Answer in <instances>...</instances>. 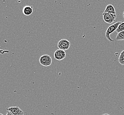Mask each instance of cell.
I'll use <instances>...</instances> for the list:
<instances>
[{
    "label": "cell",
    "instance_id": "cell-10",
    "mask_svg": "<svg viewBox=\"0 0 124 115\" xmlns=\"http://www.w3.org/2000/svg\"><path fill=\"white\" fill-rule=\"evenodd\" d=\"M116 39L117 40H124V31L117 33Z\"/></svg>",
    "mask_w": 124,
    "mask_h": 115
},
{
    "label": "cell",
    "instance_id": "cell-5",
    "mask_svg": "<svg viewBox=\"0 0 124 115\" xmlns=\"http://www.w3.org/2000/svg\"><path fill=\"white\" fill-rule=\"evenodd\" d=\"M66 54L65 50L58 49L55 51L54 54V57L55 59L61 61L63 60L66 57Z\"/></svg>",
    "mask_w": 124,
    "mask_h": 115
},
{
    "label": "cell",
    "instance_id": "cell-15",
    "mask_svg": "<svg viewBox=\"0 0 124 115\" xmlns=\"http://www.w3.org/2000/svg\"><path fill=\"white\" fill-rule=\"evenodd\" d=\"M0 115H4L3 114H2V113H0Z\"/></svg>",
    "mask_w": 124,
    "mask_h": 115
},
{
    "label": "cell",
    "instance_id": "cell-7",
    "mask_svg": "<svg viewBox=\"0 0 124 115\" xmlns=\"http://www.w3.org/2000/svg\"><path fill=\"white\" fill-rule=\"evenodd\" d=\"M6 110L7 111L11 112L13 115L21 113L23 111L18 106L16 107H11L10 108H6Z\"/></svg>",
    "mask_w": 124,
    "mask_h": 115
},
{
    "label": "cell",
    "instance_id": "cell-3",
    "mask_svg": "<svg viewBox=\"0 0 124 115\" xmlns=\"http://www.w3.org/2000/svg\"><path fill=\"white\" fill-rule=\"evenodd\" d=\"M103 21L109 24H111L115 21L117 17L116 14L104 13L102 14Z\"/></svg>",
    "mask_w": 124,
    "mask_h": 115
},
{
    "label": "cell",
    "instance_id": "cell-9",
    "mask_svg": "<svg viewBox=\"0 0 124 115\" xmlns=\"http://www.w3.org/2000/svg\"><path fill=\"white\" fill-rule=\"evenodd\" d=\"M118 61L121 64L124 65V50L122 51L119 56Z\"/></svg>",
    "mask_w": 124,
    "mask_h": 115
},
{
    "label": "cell",
    "instance_id": "cell-8",
    "mask_svg": "<svg viewBox=\"0 0 124 115\" xmlns=\"http://www.w3.org/2000/svg\"><path fill=\"white\" fill-rule=\"evenodd\" d=\"M105 13H111L113 14H116V10L114 8V7L111 4H109L107 5L105 10Z\"/></svg>",
    "mask_w": 124,
    "mask_h": 115
},
{
    "label": "cell",
    "instance_id": "cell-6",
    "mask_svg": "<svg viewBox=\"0 0 124 115\" xmlns=\"http://www.w3.org/2000/svg\"><path fill=\"white\" fill-rule=\"evenodd\" d=\"M33 8L32 6L27 5L24 6L23 9V13L24 15L27 16H30L32 14Z\"/></svg>",
    "mask_w": 124,
    "mask_h": 115
},
{
    "label": "cell",
    "instance_id": "cell-13",
    "mask_svg": "<svg viewBox=\"0 0 124 115\" xmlns=\"http://www.w3.org/2000/svg\"><path fill=\"white\" fill-rule=\"evenodd\" d=\"M102 115H110L109 114H107V113H105V114H102Z\"/></svg>",
    "mask_w": 124,
    "mask_h": 115
},
{
    "label": "cell",
    "instance_id": "cell-4",
    "mask_svg": "<svg viewBox=\"0 0 124 115\" xmlns=\"http://www.w3.org/2000/svg\"><path fill=\"white\" fill-rule=\"evenodd\" d=\"M71 43L66 39H62L60 40L57 44V47L59 49L65 50L70 48Z\"/></svg>",
    "mask_w": 124,
    "mask_h": 115
},
{
    "label": "cell",
    "instance_id": "cell-12",
    "mask_svg": "<svg viewBox=\"0 0 124 115\" xmlns=\"http://www.w3.org/2000/svg\"><path fill=\"white\" fill-rule=\"evenodd\" d=\"M6 115H13V114L12 113L10 112H8V111H7V114H6Z\"/></svg>",
    "mask_w": 124,
    "mask_h": 115
},
{
    "label": "cell",
    "instance_id": "cell-1",
    "mask_svg": "<svg viewBox=\"0 0 124 115\" xmlns=\"http://www.w3.org/2000/svg\"><path fill=\"white\" fill-rule=\"evenodd\" d=\"M122 22V21H118L116 23H115L114 24H113V25H110L109 27V28H107V31L106 32V37L107 38V39L111 43L114 42V40L112 39L110 37V34L114 33V31H116L118 26Z\"/></svg>",
    "mask_w": 124,
    "mask_h": 115
},
{
    "label": "cell",
    "instance_id": "cell-2",
    "mask_svg": "<svg viewBox=\"0 0 124 115\" xmlns=\"http://www.w3.org/2000/svg\"><path fill=\"white\" fill-rule=\"evenodd\" d=\"M39 63L41 65L44 66H48L51 65L52 59L50 55H45L41 56L40 58Z\"/></svg>",
    "mask_w": 124,
    "mask_h": 115
},
{
    "label": "cell",
    "instance_id": "cell-14",
    "mask_svg": "<svg viewBox=\"0 0 124 115\" xmlns=\"http://www.w3.org/2000/svg\"><path fill=\"white\" fill-rule=\"evenodd\" d=\"M123 18H124V11L123 12Z\"/></svg>",
    "mask_w": 124,
    "mask_h": 115
},
{
    "label": "cell",
    "instance_id": "cell-11",
    "mask_svg": "<svg viewBox=\"0 0 124 115\" xmlns=\"http://www.w3.org/2000/svg\"><path fill=\"white\" fill-rule=\"evenodd\" d=\"M124 31V22H122L119 25V26L117 28V30L116 32L117 33Z\"/></svg>",
    "mask_w": 124,
    "mask_h": 115
}]
</instances>
